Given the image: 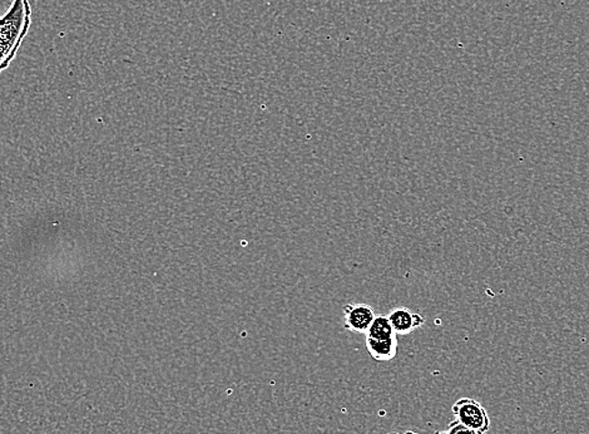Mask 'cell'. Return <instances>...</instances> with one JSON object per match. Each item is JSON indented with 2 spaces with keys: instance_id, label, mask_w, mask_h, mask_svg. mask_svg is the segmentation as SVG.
Listing matches in <instances>:
<instances>
[{
  "instance_id": "6da1fadb",
  "label": "cell",
  "mask_w": 589,
  "mask_h": 434,
  "mask_svg": "<svg viewBox=\"0 0 589 434\" xmlns=\"http://www.w3.org/2000/svg\"><path fill=\"white\" fill-rule=\"evenodd\" d=\"M32 26L29 0H13L5 16H0V73L15 61Z\"/></svg>"
},
{
  "instance_id": "7a4b0ae2",
  "label": "cell",
  "mask_w": 589,
  "mask_h": 434,
  "mask_svg": "<svg viewBox=\"0 0 589 434\" xmlns=\"http://www.w3.org/2000/svg\"><path fill=\"white\" fill-rule=\"evenodd\" d=\"M453 413L455 420L470 429L487 432L490 429L491 420L487 410L480 402L473 398H461L454 403Z\"/></svg>"
},
{
  "instance_id": "3957f363",
  "label": "cell",
  "mask_w": 589,
  "mask_h": 434,
  "mask_svg": "<svg viewBox=\"0 0 589 434\" xmlns=\"http://www.w3.org/2000/svg\"><path fill=\"white\" fill-rule=\"evenodd\" d=\"M345 328L354 333H367L375 319L373 308L367 304H346L344 306Z\"/></svg>"
},
{
  "instance_id": "277c9868",
  "label": "cell",
  "mask_w": 589,
  "mask_h": 434,
  "mask_svg": "<svg viewBox=\"0 0 589 434\" xmlns=\"http://www.w3.org/2000/svg\"><path fill=\"white\" fill-rule=\"evenodd\" d=\"M388 318H389L395 333L400 334V336H407V334L414 332L415 329L423 326L425 323L423 315L413 313L408 308L391 310Z\"/></svg>"
},
{
  "instance_id": "5b68a950",
  "label": "cell",
  "mask_w": 589,
  "mask_h": 434,
  "mask_svg": "<svg viewBox=\"0 0 589 434\" xmlns=\"http://www.w3.org/2000/svg\"><path fill=\"white\" fill-rule=\"evenodd\" d=\"M365 346L367 352L377 362H388L394 359L398 353V338L389 339H370L365 338Z\"/></svg>"
},
{
  "instance_id": "8992f818",
  "label": "cell",
  "mask_w": 589,
  "mask_h": 434,
  "mask_svg": "<svg viewBox=\"0 0 589 434\" xmlns=\"http://www.w3.org/2000/svg\"><path fill=\"white\" fill-rule=\"evenodd\" d=\"M393 326H391L389 318L384 315H377L371 323L369 329L365 333V338L370 339H389L397 336Z\"/></svg>"
},
{
  "instance_id": "52a82bcc",
  "label": "cell",
  "mask_w": 589,
  "mask_h": 434,
  "mask_svg": "<svg viewBox=\"0 0 589 434\" xmlns=\"http://www.w3.org/2000/svg\"><path fill=\"white\" fill-rule=\"evenodd\" d=\"M447 434H484L480 430L470 429V427H465L463 424L454 420L450 426H448Z\"/></svg>"
},
{
  "instance_id": "ba28073f",
  "label": "cell",
  "mask_w": 589,
  "mask_h": 434,
  "mask_svg": "<svg viewBox=\"0 0 589 434\" xmlns=\"http://www.w3.org/2000/svg\"><path fill=\"white\" fill-rule=\"evenodd\" d=\"M403 434H419V433L414 432V430H407V432Z\"/></svg>"
},
{
  "instance_id": "9c48e42d",
  "label": "cell",
  "mask_w": 589,
  "mask_h": 434,
  "mask_svg": "<svg viewBox=\"0 0 589 434\" xmlns=\"http://www.w3.org/2000/svg\"><path fill=\"white\" fill-rule=\"evenodd\" d=\"M434 434H447V432H435Z\"/></svg>"
}]
</instances>
